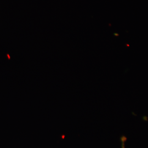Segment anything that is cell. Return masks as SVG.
<instances>
[{"label":"cell","mask_w":148,"mask_h":148,"mask_svg":"<svg viewBox=\"0 0 148 148\" xmlns=\"http://www.w3.org/2000/svg\"><path fill=\"white\" fill-rule=\"evenodd\" d=\"M126 139V138L124 137H122L121 138L122 148H125V142Z\"/></svg>","instance_id":"6da1fadb"}]
</instances>
